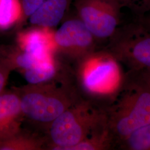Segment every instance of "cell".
I'll use <instances>...</instances> for the list:
<instances>
[{
	"label": "cell",
	"instance_id": "cell-9",
	"mask_svg": "<svg viewBox=\"0 0 150 150\" xmlns=\"http://www.w3.org/2000/svg\"><path fill=\"white\" fill-rule=\"evenodd\" d=\"M72 0H46L28 17L36 27L52 28L57 26L68 11Z\"/></svg>",
	"mask_w": 150,
	"mask_h": 150
},
{
	"label": "cell",
	"instance_id": "cell-6",
	"mask_svg": "<svg viewBox=\"0 0 150 150\" xmlns=\"http://www.w3.org/2000/svg\"><path fill=\"white\" fill-rule=\"evenodd\" d=\"M74 6L96 40L111 38L120 27L123 7L116 0H76Z\"/></svg>",
	"mask_w": 150,
	"mask_h": 150
},
{
	"label": "cell",
	"instance_id": "cell-19",
	"mask_svg": "<svg viewBox=\"0 0 150 150\" xmlns=\"http://www.w3.org/2000/svg\"><path fill=\"white\" fill-rule=\"evenodd\" d=\"M140 21L145 27L150 31V11L146 13L145 15L139 17Z\"/></svg>",
	"mask_w": 150,
	"mask_h": 150
},
{
	"label": "cell",
	"instance_id": "cell-2",
	"mask_svg": "<svg viewBox=\"0 0 150 150\" xmlns=\"http://www.w3.org/2000/svg\"><path fill=\"white\" fill-rule=\"evenodd\" d=\"M106 120L104 111H99L87 101L75 103L51 123L50 136L53 150H67L85 139Z\"/></svg>",
	"mask_w": 150,
	"mask_h": 150
},
{
	"label": "cell",
	"instance_id": "cell-16",
	"mask_svg": "<svg viewBox=\"0 0 150 150\" xmlns=\"http://www.w3.org/2000/svg\"><path fill=\"white\" fill-rule=\"evenodd\" d=\"M46 0H21L23 11V21L26 20Z\"/></svg>",
	"mask_w": 150,
	"mask_h": 150
},
{
	"label": "cell",
	"instance_id": "cell-10",
	"mask_svg": "<svg viewBox=\"0 0 150 150\" xmlns=\"http://www.w3.org/2000/svg\"><path fill=\"white\" fill-rule=\"evenodd\" d=\"M116 145L106 120L95 129L86 139L67 150H108Z\"/></svg>",
	"mask_w": 150,
	"mask_h": 150
},
{
	"label": "cell",
	"instance_id": "cell-11",
	"mask_svg": "<svg viewBox=\"0 0 150 150\" xmlns=\"http://www.w3.org/2000/svg\"><path fill=\"white\" fill-rule=\"evenodd\" d=\"M23 22L21 0H0V30H6Z\"/></svg>",
	"mask_w": 150,
	"mask_h": 150
},
{
	"label": "cell",
	"instance_id": "cell-7",
	"mask_svg": "<svg viewBox=\"0 0 150 150\" xmlns=\"http://www.w3.org/2000/svg\"><path fill=\"white\" fill-rule=\"evenodd\" d=\"M54 41L56 50L82 59L94 51L96 38L77 16L54 32Z\"/></svg>",
	"mask_w": 150,
	"mask_h": 150
},
{
	"label": "cell",
	"instance_id": "cell-13",
	"mask_svg": "<svg viewBox=\"0 0 150 150\" xmlns=\"http://www.w3.org/2000/svg\"><path fill=\"white\" fill-rule=\"evenodd\" d=\"M53 58L25 70V78L30 85L42 84L56 75V67Z\"/></svg>",
	"mask_w": 150,
	"mask_h": 150
},
{
	"label": "cell",
	"instance_id": "cell-12",
	"mask_svg": "<svg viewBox=\"0 0 150 150\" xmlns=\"http://www.w3.org/2000/svg\"><path fill=\"white\" fill-rule=\"evenodd\" d=\"M42 139L33 134L22 132L21 130L10 138L0 143V150H40L43 148Z\"/></svg>",
	"mask_w": 150,
	"mask_h": 150
},
{
	"label": "cell",
	"instance_id": "cell-3",
	"mask_svg": "<svg viewBox=\"0 0 150 150\" xmlns=\"http://www.w3.org/2000/svg\"><path fill=\"white\" fill-rule=\"evenodd\" d=\"M81 81L92 96L112 100L126 79L121 64L108 51L88 54L81 59Z\"/></svg>",
	"mask_w": 150,
	"mask_h": 150
},
{
	"label": "cell",
	"instance_id": "cell-4",
	"mask_svg": "<svg viewBox=\"0 0 150 150\" xmlns=\"http://www.w3.org/2000/svg\"><path fill=\"white\" fill-rule=\"evenodd\" d=\"M108 51L129 74L150 70V31L140 22L118 27Z\"/></svg>",
	"mask_w": 150,
	"mask_h": 150
},
{
	"label": "cell",
	"instance_id": "cell-18",
	"mask_svg": "<svg viewBox=\"0 0 150 150\" xmlns=\"http://www.w3.org/2000/svg\"><path fill=\"white\" fill-rule=\"evenodd\" d=\"M139 81L150 90V70L134 74H128Z\"/></svg>",
	"mask_w": 150,
	"mask_h": 150
},
{
	"label": "cell",
	"instance_id": "cell-17",
	"mask_svg": "<svg viewBox=\"0 0 150 150\" xmlns=\"http://www.w3.org/2000/svg\"><path fill=\"white\" fill-rule=\"evenodd\" d=\"M11 70L10 67L0 59V95L5 91V87Z\"/></svg>",
	"mask_w": 150,
	"mask_h": 150
},
{
	"label": "cell",
	"instance_id": "cell-1",
	"mask_svg": "<svg viewBox=\"0 0 150 150\" xmlns=\"http://www.w3.org/2000/svg\"><path fill=\"white\" fill-rule=\"evenodd\" d=\"M116 145L150 123V90L130 75L104 111Z\"/></svg>",
	"mask_w": 150,
	"mask_h": 150
},
{
	"label": "cell",
	"instance_id": "cell-8",
	"mask_svg": "<svg viewBox=\"0 0 150 150\" xmlns=\"http://www.w3.org/2000/svg\"><path fill=\"white\" fill-rule=\"evenodd\" d=\"M23 117L17 93L4 91L0 95V143L21 130Z\"/></svg>",
	"mask_w": 150,
	"mask_h": 150
},
{
	"label": "cell",
	"instance_id": "cell-14",
	"mask_svg": "<svg viewBox=\"0 0 150 150\" xmlns=\"http://www.w3.org/2000/svg\"><path fill=\"white\" fill-rule=\"evenodd\" d=\"M118 146L122 150H150V123L134 131Z\"/></svg>",
	"mask_w": 150,
	"mask_h": 150
},
{
	"label": "cell",
	"instance_id": "cell-5",
	"mask_svg": "<svg viewBox=\"0 0 150 150\" xmlns=\"http://www.w3.org/2000/svg\"><path fill=\"white\" fill-rule=\"evenodd\" d=\"M18 96L23 116L40 123L51 124L74 104L64 90L41 84L30 85Z\"/></svg>",
	"mask_w": 150,
	"mask_h": 150
},
{
	"label": "cell",
	"instance_id": "cell-15",
	"mask_svg": "<svg viewBox=\"0 0 150 150\" xmlns=\"http://www.w3.org/2000/svg\"><path fill=\"white\" fill-rule=\"evenodd\" d=\"M123 7L129 9L139 17L150 11V0H116Z\"/></svg>",
	"mask_w": 150,
	"mask_h": 150
}]
</instances>
